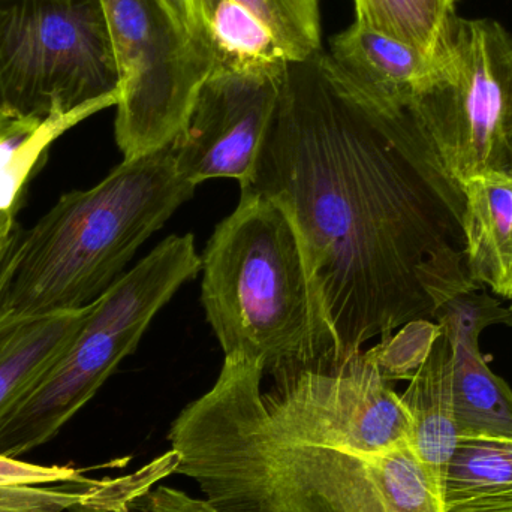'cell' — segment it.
I'll return each mask as SVG.
<instances>
[{
  "label": "cell",
  "instance_id": "6",
  "mask_svg": "<svg viewBox=\"0 0 512 512\" xmlns=\"http://www.w3.org/2000/svg\"><path fill=\"white\" fill-rule=\"evenodd\" d=\"M432 65L403 129L415 155L463 197L471 177L512 170V33L454 14Z\"/></svg>",
  "mask_w": 512,
  "mask_h": 512
},
{
  "label": "cell",
  "instance_id": "22",
  "mask_svg": "<svg viewBox=\"0 0 512 512\" xmlns=\"http://www.w3.org/2000/svg\"><path fill=\"white\" fill-rule=\"evenodd\" d=\"M89 480L80 469L42 466L0 456V486H42V484L81 483Z\"/></svg>",
  "mask_w": 512,
  "mask_h": 512
},
{
  "label": "cell",
  "instance_id": "23",
  "mask_svg": "<svg viewBox=\"0 0 512 512\" xmlns=\"http://www.w3.org/2000/svg\"><path fill=\"white\" fill-rule=\"evenodd\" d=\"M111 512H224L207 501L197 499L182 490L155 486L143 495Z\"/></svg>",
  "mask_w": 512,
  "mask_h": 512
},
{
  "label": "cell",
  "instance_id": "13",
  "mask_svg": "<svg viewBox=\"0 0 512 512\" xmlns=\"http://www.w3.org/2000/svg\"><path fill=\"white\" fill-rule=\"evenodd\" d=\"M411 421L409 445L427 466L442 493L448 463L459 445L453 399V355L442 330L424 363L400 396Z\"/></svg>",
  "mask_w": 512,
  "mask_h": 512
},
{
  "label": "cell",
  "instance_id": "16",
  "mask_svg": "<svg viewBox=\"0 0 512 512\" xmlns=\"http://www.w3.org/2000/svg\"><path fill=\"white\" fill-rule=\"evenodd\" d=\"M90 116V111H80L44 120L5 116L0 122V256L17 233L15 216L23 203L24 189L44 164L51 144Z\"/></svg>",
  "mask_w": 512,
  "mask_h": 512
},
{
  "label": "cell",
  "instance_id": "21",
  "mask_svg": "<svg viewBox=\"0 0 512 512\" xmlns=\"http://www.w3.org/2000/svg\"><path fill=\"white\" fill-rule=\"evenodd\" d=\"M441 334V325L435 321L415 319L400 327L399 333L382 339L372 351L385 378L391 382L409 381Z\"/></svg>",
  "mask_w": 512,
  "mask_h": 512
},
{
  "label": "cell",
  "instance_id": "15",
  "mask_svg": "<svg viewBox=\"0 0 512 512\" xmlns=\"http://www.w3.org/2000/svg\"><path fill=\"white\" fill-rule=\"evenodd\" d=\"M87 307L27 319L0 330V420L65 351Z\"/></svg>",
  "mask_w": 512,
  "mask_h": 512
},
{
  "label": "cell",
  "instance_id": "24",
  "mask_svg": "<svg viewBox=\"0 0 512 512\" xmlns=\"http://www.w3.org/2000/svg\"><path fill=\"white\" fill-rule=\"evenodd\" d=\"M159 2L167 9L168 14L183 35L188 36L192 41L207 45L200 11H198V0H159Z\"/></svg>",
  "mask_w": 512,
  "mask_h": 512
},
{
  "label": "cell",
  "instance_id": "7",
  "mask_svg": "<svg viewBox=\"0 0 512 512\" xmlns=\"http://www.w3.org/2000/svg\"><path fill=\"white\" fill-rule=\"evenodd\" d=\"M119 101L101 0H0L2 114L44 120Z\"/></svg>",
  "mask_w": 512,
  "mask_h": 512
},
{
  "label": "cell",
  "instance_id": "11",
  "mask_svg": "<svg viewBox=\"0 0 512 512\" xmlns=\"http://www.w3.org/2000/svg\"><path fill=\"white\" fill-rule=\"evenodd\" d=\"M334 77L367 110L403 113L432 72V59L355 21L334 36L325 54Z\"/></svg>",
  "mask_w": 512,
  "mask_h": 512
},
{
  "label": "cell",
  "instance_id": "25",
  "mask_svg": "<svg viewBox=\"0 0 512 512\" xmlns=\"http://www.w3.org/2000/svg\"><path fill=\"white\" fill-rule=\"evenodd\" d=\"M9 246H11V245H9ZM9 246H8V249H6V251L3 252V255L0 256V270H2V265H3V262H5L6 255H8Z\"/></svg>",
  "mask_w": 512,
  "mask_h": 512
},
{
  "label": "cell",
  "instance_id": "18",
  "mask_svg": "<svg viewBox=\"0 0 512 512\" xmlns=\"http://www.w3.org/2000/svg\"><path fill=\"white\" fill-rule=\"evenodd\" d=\"M213 72L280 74L289 60L264 24L234 0H198ZM212 72V74H213Z\"/></svg>",
  "mask_w": 512,
  "mask_h": 512
},
{
  "label": "cell",
  "instance_id": "2",
  "mask_svg": "<svg viewBox=\"0 0 512 512\" xmlns=\"http://www.w3.org/2000/svg\"><path fill=\"white\" fill-rule=\"evenodd\" d=\"M264 370L225 357L221 375L168 433L186 475L224 512H444L432 472L406 444L364 457L277 432L262 402Z\"/></svg>",
  "mask_w": 512,
  "mask_h": 512
},
{
  "label": "cell",
  "instance_id": "3",
  "mask_svg": "<svg viewBox=\"0 0 512 512\" xmlns=\"http://www.w3.org/2000/svg\"><path fill=\"white\" fill-rule=\"evenodd\" d=\"M195 189L177 173L170 144L125 159L93 188L63 194L12 239L0 270V330L98 300Z\"/></svg>",
  "mask_w": 512,
  "mask_h": 512
},
{
  "label": "cell",
  "instance_id": "5",
  "mask_svg": "<svg viewBox=\"0 0 512 512\" xmlns=\"http://www.w3.org/2000/svg\"><path fill=\"white\" fill-rule=\"evenodd\" d=\"M201 271L194 236H168L98 300L65 351L0 420V456L48 444L137 349L156 313Z\"/></svg>",
  "mask_w": 512,
  "mask_h": 512
},
{
  "label": "cell",
  "instance_id": "20",
  "mask_svg": "<svg viewBox=\"0 0 512 512\" xmlns=\"http://www.w3.org/2000/svg\"><path fill=\"white\" fill-rule=\"evenodd\" d=\"M258 18L289 62L321 53L319 0H234Z\"/></svg>",
  "mask_w": 512,
  "mask_h": 512
},
{
  "label": "cell",
  "instance_id": "12",
  "mask_svg": "<svg viewBox=\"0 0 512 512\" xmlns=\"http://www.w3.org/2000/svg\"><path fill=\"white\" fill-rule=\"evenodd\" d=\"M465 261L472 282L512 301V170L471 177L462 185Z\"/></svg>",
  "mask_w": 512,
  "mask_h": 512
},
{
  "label": "cell",
  "instance_id": "1",
  "mask_svg": "<svg viewBox=\"0 0 512 512\" xmlns=\"http://www.w3.org/2000/svg\"><path fill=\"white\" fill-rule=\"evenodd\" d=\"M248 188L294 218L342 360L483 288L466 268L463 197L415 156L396 119L342 86L325 54L288 63Z\"/></svg>",
  "mask_w": 512,
  "mask_h": 512
},
{
  "label": "cell",
  "instance_id": "4",
  "mask_svg": "<svg viewBox=\"0 0 512 512\" xmlns=\"http://www.w3.org/2000/svg\"><path fill=\"white\" fill-rule=\"evenodd\" d=\"M201 271V303L225 357L254 361L270 376L345 361L300 230L276 198L242 189Z\"/></svg>",
  "mask_w": 512,
  "mask_h": 512
},
{
  "label": "cell",
  "instance_id": "14",
  "mask_svg": "<svg viewBox=\"0 0 512 512\" xmlns=\"http://www.w3.org/2000/svg\"><path fill=\"white\" fill-rule=\"evenodd\" d=\"M453 355V399L459 439L512 441V390L480 351V336L444 328Z\"/></svg>",
  "mask_w": 512,
  "mask_h": 512
},
{
  "label": "cell",
  "instance_id": "8",
  "mask_svg": "<svg viewBox=\"0 0 512 512\" xmlns=\"http://www.w3.org/2000/svg\"><path fill=\"white\" fill-rule=\"evenodd\" d=\"M101 3L120 74L116 143L123 158H140L182 134L212 75V56L180 32L159 0Z\"/></svg>",
  "mask_w": 512,
  "mask_h": 512
},
{
  "label": "cell",
  "instance_id": "17",
  "mask_svg": "<svg viewBox=\"0 0 512 512\" xmlns=\"http://www.w3.org/2000/svg\"><path fill=\"white\" fill-rule=\"evenodd\" d=\"M444 512H512V441L459 439L442 484Z\"/></svg>",
  "mask_w": 512,
  "mask_h": 512
},
{
  "label": "cell",
  "instance_id": "26",
  "mask_svg": "<svg viewBox=\"0 0 512 512\" xmlns=\"http://www.w3.org/2000/svg\"><path fill=\"white\" fill-rule=\"evenodd\" d=\"M3 119H5V114H2V111H0V122H2Z\"/></svg>",
  "mask_w": 512,
  "mask_h": 512
},
{
  "label": "cell",
  "instance_id": "19",
  "mask_svg": "<svg viewBox=\"0 0 512 512\" xmlns=\"http://www.w3.org/2000/svg\"><path fill=\"white\" fill-rule=\"evenodd\" d=\"M457 0H354L357 23L432 59Z\"/></svg>",
  "mask_w": 512,
  "mask_h": 512
},
{
  "label": "cell",
  "instance_id": "9",
  "mask_svg": "<svg viewBox=\"0 0 512 512\" xmlns=\"http://www.w3.org/2000/svg\"><path fill=\"white\" fill-rule=\"evenodd\" d=\"M271 378L262 402L271 424L291 441L364 457L409 444L408 412L372 349Z\"/></svg>",
  "mask_w": 512,
  "mask_h": 512
},
{
  "label": "cell",
  "instance_id": "10",
  "mask_svg": "<svg viewBox=\"0 0 512 512\" xmlns=\"http://www.w3.org/2000/svg\"><path fill=\"white\" fill-rule=\"evenodd\" d=\"M285 74L213 72L198 93L185 129L171 144L177 173L195 186L227 177L248 188Z\"/></svg>",
  "mask_w": 512,
  "mask_h": 512
},
{
  "label": "cell",
  "instance_id": "27",
  "mask_svg": "<svg viewBox=\"0 0 512 512\" xmlns=\"http://www.w3.org/2000/svg\"><path fill=\"white\" fill-rule=\"evenodd\" d=\"M511 310V327H512V306L510 307Z\"/></svg>",
  "mask_w": 512,
  "mask_h": 512
}]
</instances>
